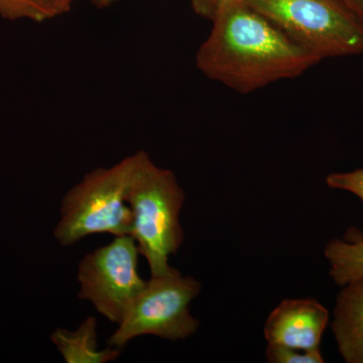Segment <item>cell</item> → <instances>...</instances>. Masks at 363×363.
I'll list each match as a JSON object with an SVG mask.
<instances>
[{
  "instance_id": "obj_10",
  "label": "cell",
  "mask_w": 363,
  "mask_h": 363,
  "mask_svg": "<svg viewBox=\"0 0 363 363\" xmlns=\"http://www.w3.org/2000/svg\"><path fill=\"white\" fill-rule=\"evenodd\" d=\"M344 238L332 240L324 248L331 278L339 286L363 281V234L350 229Z\"/></svg>"
},
{
  "instance_id": "obj_3",
  "label": "cell",
  "mask_w": 363,
  "mask_h": 363,
  "mask_svg": "<svg viewBox=\"0 0 363 363\" xmlns=\"http://www.w3.org/2000/svg\"><path fill=\"white\" fill-rule=\"evenodd\" d=\"M133 167L135 155L111 168L93 169L67 192L54 230L62 247L93 234L130 235L133 217L125 197Z\"/></svg>"
},
{
  "instance_id": "obj_7",
  "label": "cell",
  "mask_w": 363,
  "mask_h": 363,
  "mask_svg": "<svg viewBox=\"0 0 363 363\" xmlns=\"http://www.w3.org/2000/svg\"><path fill=\"white\" fill-rule=\"evenodd\" d=\"M329 311L315 298H288L272 310L264 325L267 343L301 350L320 348Z\"/></svg>"
},
{
  "instance_id": "obj_14",
  "label": "cell",
  "mask_w": 363,
  "mask_h": 363,
  "mask_svg": "<svg viewBox=\"0 0 363 363\" xmlns=\"http://www.w3.org/2000/svg\"><path fill=\"white\" fill-rule=\"evenodd\" d=\"M223 1L225 0H192V7L198 16L211 21Z\"/></svg>"
},
{
  "instance_id": "obj_5",
  "label": "cell",
  "mask_w": 363,
  "mask_h": 363,
  "mask_svg": "<svg viewBox=\"0 0 363 363\" xmlns=\"http://www.w3.org/2000/svg\"><path fill=\"white\" fill-rule=\"evenodd\" d=\"M202 285L177 269L150 281L126 311L118 328L107 340L111 347L123 350L133 339L152 335L178 341L194 335L200 322L191 315V303Z\"/></svg>"
},
{
  "instance_id": "obj_15",
  "label": "cell",
  "mask_w": 363,
  "mask_h": 363,
  "mask_svg": "<svg viewBox=\"0 0 363 363\" xmlns=\"http://www.w3.org/2000/svg\"><path fill=\"white\" fill-rule=\"evenodd\" d=\"M76 0H52V6L56 11L57 16L67 13L71 9L73 2Z\"/></svg>"
},
{
  "instance_id": "obj_18",
  "label": "cell",
  "mask_w": 363,
  "mask_h": 363,
  "mask_svg": "<svg viewBox=\"0 0 363 363\" xmlns=\"http://www.w3.org/2000/svg\"><path fill=\"white\" fill-rule=\"evenodd\" d=\"M92 1H93V0H92Z\"/></svg>"
},
{
  "instance_id": "obj_2",
  "label": "cell",
  "mask_w": 363,
  "mask_h": 363,
  "mask_svg": "<svg viewBox=\"0 0 363 363\" xmlns=\"http://www.w3.org/2000/svg\"><path fill=\"white\" fill-rule=\"evenodd\" d=\"M133 212V236L152 277L173 269L169 264L183 245L180 214L186 193L169 169L160 168L145 150L135 154V167L125 197Z\"/></svg>"
},
{
  "instance_id": "obj_1",
  "label": "cell",
  "mask_w": 363,
  "mask_h": 363,
  "mask_svg": "<svg viewBox=\"0 0 363 363\" xmlns=\"http://www.w3.org/2000/svg\"><path fill=\"white\" fill-rule=\"evenodd\" d=\"M211 21L213 28L198 50L196 65L236 92L298 77L321 62L243 0L222 2Z\"/></svg>"
},
{
  "instance_id": "obj_16",
  "label": "cell",
  "mask_w": 363,
  "mask_h": 363,
  "mask_svg": "<svg viewBox=\"0 0 363 363\" xmlns=\"http://www.w3.org/2000/svg\"><path fill=\"white\" fill-rule=\"evenodd\" d=\"M342 1L363 20V0H342Z\"/></svg>"
},
{
  "instance_id": "obj_17",
  "label": "cell",
  "mask_w": 363,
  "mask_h": 363,
  "mask_svg": "<svg viewBox=\"0 0 363 363\" xmlns=\"http://www.w3.org/2000/svg\"><path fill=\"white\" fill-rule=\"evenodd\" d=\"M117 1V0H93L94 4H96L98 6H111V4H113V2Z\"/></svg>"
},
{
  "instance_id": "obj_11",
  "label": "cell",
  "mask_w": 363,
  "mask_h": 363,
  "mask_svg": "<svg viewBox=\"0 0 363 363\" xmlns=\"http://www.w3.org/2000/svg\"><path fill=\"white\" fill-rule=\"evenodd\" d=\"M0 16L6 20L43 23L56 18L52 0H0Z\"/></svg>"
},
{
  "instance_id": "obj_4",
  "label": "cell",
  "mask_w": 363,
  "mask_h": 363,
  "mask_svg": "<svg viewBox=\"0 0 363 363\" xmlns=\"http://www.w3.org/2000/svg\"><path fill=\"white\" fill-rule=\"evenodd\" d=\"M320 60L363 55V20L342 0H243Z\"/></svg>"
},
{
  "instance_id": "obj_6",
  "label": "cell",
  "mask_w": 363,
  "mask_h": 363,
  "mask_svg": "<svg viewBox=\"0 0 363 363\" xmlns=\"http://www.w3.org/2000/svg\"><path fill=\"white\" fill-rule=\"evenodd\" d=\"M140 255L131 235L116 236L87 253L78 264V298L89 301L99 314L118 324L147 285L138 272Z\"/></svg>"
},
{
  "instance_id": "obj_8",
  "label": "cell",
  "mask_w": 363,
  "mask_h": 363,
  "mask_svg": "<svg viewBox=\"0 0 363 363\" xmlns=\"http://www.w3.org/2000/svg\"><path fill=\"white\" fill-rule=\"evenodd\" d=\"M332 331L344 362L363 363V281L341 286Z\"/></svg>"
},
{
  "instance_id": "obj_12",
  "label": "cell",
  "mask_w": 363,
  "mask_h": 363,
  "mask_svg": "<svg viewBox=\"0 0 363 363\" xmlns=\"http://www.w3.org/2000/svg\"><path fill=\"white\" fill-rule=\"evenodd\" d=\"M267 360L271 363H323L320 348L312 350H295L286 346L267 343Z\"/></svg>"
},
{
  "instance_id": "obj_13",
  "label": "cell",
  "mask_w": 363,
  "mask_h": 363,
  "mask_svg": "<svg viewBox=\"0 0 363 363\" xmlns=\"http://www.w3.org/2000/svg\"><path fill=\"white\" fill-rule=\"evenodd\" d=\"M326 184L329 188L352 193L363 203V168L345 173L329 174Z\"/></svg>"
},
{
  "instance_id": "obj_9",
  "label": "cell",
  "mask_w": 363,
  "mask_h": 363,
  "mask_svg": "<svg viewBox=\"0 0 363 363\" xmlns=\"http://www.w3.org/2000/svg\"><path fill=\"white\" fill-rule=\"evenodd\" d=\"M97 320L86 318L75 331L58 328L52 332V343L67 363H106L113 362L121 355L118 348L98 350Z\"/></svg>"
}]
</instances>
